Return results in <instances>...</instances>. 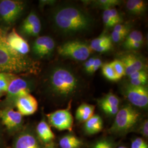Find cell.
<instances>
[{"mask_svg": "<svg viewBox=\"0 0 148 148\" xmlns=\"http://www.w3.org/2000/svg\"><path fill=\"white\" fill-rule=\"evenodd\" d=\"M70 109V104L66 109L58 110L47 114L49 124L59 131H72L74 119Z\"/></svg>", "mask_w": 148, "mask_h": 148, "instance_id": "8", "label": "cell"}, {"mask_svg": "<svg viewBox=\"0 0 148 148\" xmlns=\"http://www.w3.org/2000/svg\"><path fill=\"white\" fill-rule=\"evenodd\" d=\"M25 7V3L19 0L0 1V24L10 27L21 16Z\"/></svg>", "mask_w": 148, "mask_h": 148, "instance_id": "4", "label": "cell"}, {"mask_svg": "<svg viewBox=\"0 0 148 148\" xmlns=\"http://www.w3.org/2000/svg\"><path fill=\"white\" fill-rule=\"evenodd\" d=\"M148 83V79H130V84L137 86H145Z\"/></svg>", "mask_w": 148, "mask_h": 148, "instance_id": "36", "label": "cell"}, {"mask_svg": "<svg viewBox=\"0 0 148 148\" xmlns=\"http://www.w3.org/2000/svg\"><path fill=\"white\" fill-rule=\"evenodd\" d=\"M0 119L7 130L11 131L19 130L23 123V116L12 108L7 107L1 109Z\"/></svg>", "mask_w": 148, "mask_h": 148, "instance_id": "10", "label": "cell"}, {"mask_svg": "<svg viewBox=\"0 0 148 148\" xmlns=\"http://www.w3.org/2000/svg\"><path fill=\"white\" fill-rule=\"evenodd\" d=\"M16 77L14 74L0 73V98L6 95L12 81Z\"/></svg>", "mask_w": 148, "mask_h": 148, "instance_id": "20", "label": "cell"}, {"mask_svg": "<svg viewBox=\"0 0 148 148\" xmlns=\"http://www.w3.org/2000/svg\"><path fill=\"white\" fill-rule=\"evenodd\" d=\"M123 94L132 105L147 108L148 105V90L146 86H133L130 84L123 87Z\"/></svg>", "mask_w": 148, "mask_h": 148, "instance_id": "9", "label": "cell"}, {"mask_svg": "<svg viewBox=\"0 0 148 148\" xmlns=\"http://www.w3.org/2000/svg\"><path fill=\"white\" fill-rule=\"evenodd\" d=\"M113 32H129V27L125 25L119 24L114 27Z\"/></svg>", "mask_w": 148, "mask_h": 148, "instance_id": "39", "label": "cell"}, {"mask_svg": "<svg viewBox=\"0 0 148 148\" xmlns=\"http://www.w3.org/2000/svg\"><path fill=\"white\" fill-rule=\"evenodd\" d=\"M103 65V63L101 59L99 58H95V61H94V63L93 65V68L91 70L90 74H93L95 73V71H97L98 69L101 68V67Z\"/></svg>", "mask_w": 148, "mask_h": 148, "instance_id": "38", "label": "cell"}, {"mask_svg": "<svg viewBox=\"0 0 148 148\" xmlns=\"http://www.w3.org/2000/svg\"><path fill=\"white\" fill-rule=\"evenodd\" d=\"M99 106L101 107V110L104 111L106 114L110 116L116 115L117 112L119 110V106H117L101 105Z\"/></svg>", "mask_w": 148, "mask_h": 148, "instance_id": "30", "label": "cell"}, {"mask_svg": "<svg viewBox=\"0 0 148 148\" xmlns=\"http://www.w3.org/2000/svg\"><path fill=\"white\" fill-rule=\"evenodd\" d=\"M125 70V75L129 76L133 73L145 70L146 65L142 58L137 55L132 53L126 54L122 56L120 59Z\"/></svg>", "mask_w": 148, "mask_h": 148, "instance_id": "13", "label": "cell"}, {"mask_svg": "<svg viewBox=\"0 0 148 148\" xmlns=\"http://www.w3.org/2000/svg\"><path fill=\"white\" fill-rule=\"evenodd\" d=\"M14 106L23 116H29L34 114L37 111L38 102L33 95L29 94L17 99Z\"/></svg>", "mask_w": 148, "mask_h": 148, "instance_id": "14", "label": "cell"}, {"mask_svg": "<svg viewBox=\"0 0 148 148\" xmlns=\"http://www.w3.org/2000/svg\"><path fill=\"white\" fill-rule=\"evenodd\" d=\"M128 32H112L110 37L112 42L117 43L121 41L127 36V35L129 34Z\"/></svg>", "mask_w": 148, "mask_h": 148, "instance_id": "31", "label": "cell"}, {"mask_svg": "<svg viewBox=\"0 0 148 148\" xmlns=\"http://www.w3.org/2000/svg\"><path fill=\"white\" fill-rule=\"evenodd\" d=\"M126 7L129 13L137 16L143 14L147 9L146 2L142 0H128Z\"/></svg>", "mask_w": 148, "mask_h": 148, "instance_id": "19", "label": "cell"}, {"mask_svg": "<svg viewBox=\"0 0 148 148\" xmlns=\"http://www.w3.org/2000/svg\"><path fill=\"white\" fill-rule=\"evenodd\" d=\"M130 79H148V74L145 70H140L133 73L128 76Z\"/></svg>", "mask_w": 148, "mask_h": 148, "instance_id": "33", "label": "cell"}, {"mask_svg": "<svg viewBox=\"0 0 148 148\" xmlns=\"http://www.w3.org/2000/svg\"><path fill=\"white\" fill-rule=\"evenodd\" d=\"M137 42H143V34L138 30H134L128 34L125 38L123 46V47L127 48L130 45Z\"/></svg>", "mask_w": 148, "mask_h": 148, "instance_id": "22", "label": "cell"}, {"mask_svg": "<svg viewBox=\"0 0 148 148\" xmlns=\"http://www.w3.org/2000/svg\"><path fill=\"white\" fill-rule=\"evenodd\" d=\"M101 148H112L110 144L106 142H101Z\"/></svg>", "mask_w": 148, "mask_h": 148, "instance_id": "42", "label": "cell"}, {"mask_svg": "<svg viewBox=\"0 0 148 148\" xmlns=\"http://www.w3.org/2000/svg\"><path fill=\"white\" fill-rule=\"evenodd\" d=\"M131 148H148L147 143L141 138H137L133 140Z\"/></svg>", "mask_w": 148, "mask_h": 148, "instance_id": "32", "label": "cell"}, {"mask_svg": "<svg viewBox=\"0 0 148 148\" xmlns=\"http://www.w3.org/2000/svg\"><path fill=\"white\" fill-rule=\"evenodd\" d=\"M98 103L99 106L106 105L119 106L120 101L116 95H115L111 92H110L101 99H98Z\"/></svg>", "mask_w": 148, "mask_h": 148, "instance_id": "24", "label": "cell"}, {"mask_svg": "<svg viewBox=\"0 0 148 148\" xmlns=\"http://www.w3.org/2000/svg\"><path fill=\"white\" fill-rule=\"evenodd\" d=\"M112 41L111 37L106 34H101L99 36L93 39L90 44V47L91 50H93L95 48L100 46L102 45L111 43Z\"/></svg>", "mask_w": 148, "mask_h": 148, "instance_id": "26", "label": "cell"}, {"mask_svg": "<svg viewBox=\"0 0 148 148\" xmlns=\"http://www.w3.org/2000/svg\"><path fill=\"white\" fill-rule=\"evenodd\" d=\"M60 56L77 61H85L89 58L91 49L87 43L77 41H69L57 48Z\"/></svg>", "mask_w": 148, "mask_h": 148, "instance_id": "7", "label": "cell"}, {"mask_svg": "<svg viewBox=\"0 0 148 148\" xmlns=\"http://www.w3.org/2000/svg\"><path fill=\"white\" fill-rule=\"evenodd\" d=\"M45 148H54V146L53 143H49L45 147Z\"/></svg>", "mask_w": 148, "mask_h": 148, "instance_id": "43", "label": "cell"}, {"mask_svg": "<svg viewBox=\"0 0 148 148\" xmlns=\"http://www.w3.org/2000/svg\"><path fill=\"white\" fill-rule=\"evenodd\" d=\"M56 43L50 36H43L37 38L33 43L32 51L35 56L40 58L49 57L54 51Z\"/></svg>", "mask_w": 148, "mask_h": 148, "instance_id": "11", "label": "cell"}, {"mask_svg": "<svg viewBox=\"0 0 148 148\" xmlns=\"http://www.w3.org/2000/svg\"><path fill=\"white\" fill-rule=\"evenodd\" d=\"M103 120L98 115H93L85 123V131L88 134H95L103 129Z\"/></svg>", "mask_w": 148, "mask_h": 148, "instance_id": "16", "label": "cell"}, {"mask_svg": "<svg viewBox=\"0 0 148 148\" xmlns=\"http://www.w3.org/2000/svg\"><path fill=\"white\" fill-rule=\"evenodd\" d=\"M112 47V43H108V44L102 45L100 46L95 48L93 49V51L99 53H104L110 51Z\"/></svg>", "mask_w": 148, "mask_h": 148, "instance_id": "35", "label": "cell"}, {"mask_svg": "<svg viewBox=\"0 0 148 148\" xmlns=\"http://www.w3.org/2000/svg\"><path fill=\"white\" fill-rule=\"evenodd\" d=\"M118 148H123V147H119Z\"/></svg>", "mask_w": 148, "mask_h": 148, "instance_id": "45", "label": "cell"}, {"mask_svg": "<svg viewBox=\"0 0 148 148\" xmlns=\"http://www.w3.org/2000/svg\"><path fill=\"white\" fill-rule=\"evenodd\" d=\"M56 1L53 0H42L40 1V7H43L45 5H53L56 3Z\"/></svg>", "mask_w": 148, "mask_h": 148, "instance_id": "41", "label": "cell"}, {"mask_svg": "<svg viewBox=\"0 0 148 148\" xmlns=\"http://www.w3.org/2000/svg\"><path fill=\"white\" fill-rule=\"evenodd\" d=\"M106 13L109 16L112 20L115 23V24H119L122 21V16L116 9L112 8L104 10Z\"/></svg>", "mask_w": 148, "mask_h": 148, "instance_id": "29", "label": "cell"}, {"mask_svg": "<svg viewBox=\"0 0 148 148\" xmlns=\"http://www.w3.org/2000/svg\"><path fill=\"white\" fill-rule=\"evenodd\" d=\"M110 64L119 79H121L123 76L125 75V70L123 64L119 59L114 60Z\"/></svg>", "mask_w": 148, "mask_h": 148, "instance_id": "28", "label": "cell"}, {"mask_svg": "<svg viewBox=\"0 0 148 148\" xmlns=\"http://www.w3.org/2000/svg\"><path fill=\"white\" fill-rule=\"evenodd\" d=\"M123 148H127L126 147H123Z\"/></svg>", "mask_w": 148, "mask_h": 148, "instance_id": "46", "label": "cell"}, {"mask_svg": "<svg viewBox=\"0 0 148 148\" xmlns=\"http://www.w3.org/2000/svg\"><path fill=\"white\" fill-rule=\"evenodd\" d=\"M46 86L54 95L68 98L77 93L81 83L72 69L64 65H57L51 69L48 74Z\"/></svg>", "mask_w": 148, "mask_h": 148, "instance_id": "2", "label": "cell"}, {"mask_svg": "<svg viewBox=\"0 0 148 148\" xmlns=\"http://www.w3.org/2000/svg\"><path fill=\"white\" fill-rule=\"evenodd\" d=\"M95 148H101V143L98 142L97 143L95 147Z\"/></svg>", "mask_w": 148, "mask_h": 148, "instance_id": "44", "label": "cell"}, {"mask_svg": "<svg viewBox=\"0 0 148 148\" xmlns=\"http://www.w3.org/2000/svg\"><path fill=\"white\" fill-rule=\"evenodd\" d=\"M140 114L132 106H125L117 112L110 131L114 133L127 131L137 123Z\"/></svg>", "mask_w": 148, "mask_h": 148, "instance_id": "5", "label": "cell"}, {"mask_svg": "<svg viewBox=\"0 0 148 148\" xmlns=\"http://www.w3.org/2000/svg\"><path fill=\"white\" fill-rule=\"evenodd\" d=\"M95 106L83 103L76 111V119L81 122H85L94 115Z\"/></svg>", "mask_w": 148, "mask_h": 148, "instance_id": "18", "label": "cell"}, {"mask_svg": "<svg viewBox=\"0 0 148 148\" xmlns=\"http://www.w3.org/2000/svg\"><path fill=\"white\" fill-rule=\"evenodd\" d=\"M36 131L39 138L45 143H49L55 138L49 125L45 120L38 123Z\"/></svg>", "mask_w": 148, "mask_h": 148, "instance_id": "17", "label": "cell"}, {"mask_svg": "<svg viewBox=\"0 0 148 148\" xmlns=\"http://www.w3.org/2000/svg\"><path fill=\"white\" fill-rule=\"evenodd\" d=\"M40 23H41V21L36 13L34 12H31L21 23V26L20 27V31L21 32L26 29L34 27Z\"/></svg>", "mask_w": 148, "mask_h": 148, "instance_id": "23", "label": "cell"}, {"mask_svg": "<svg viewBox=\"0 0 148 148\" xmlns=\"http://www.w3.org/2000/svg\"><path fill=\"white\" fill-rule=\"evenodd\" d=\"M103 21L105 26L107 27H114L116 25L115 23L112 20L111 18L104 11L103 14Z\"/></svg>", "mask_w": 148, "mask_h": 148, "instance_id": "34", "label": "cell"}, {"mask_svg": "<svg viewBox=\"0 0 148 148\" xmlns=\"http://www.w3.org/2000/svg\"><path fill=\"white\" fill-rule=\"evenodd\" d=\"M34 84L32 81L16 77L8 87L3 104L5 108H13L19 98L30 94Z\"/></svg>", "mask_w": 148, "mask_h": 148, "instance_id": "6", "label": "cell"}, {"mask_svg": "<svg viewBox=\"0 0 148 148\" xmlns=\"http://www.w3.org/2000/svg\"><path fill=\"white\" fill-rule=\"evenodd\" d=\"M13 148H40V147L32 133L24 132L16 138Z\"/></svg>", "mask_w": 148, "mask_h": 148, "instance_id": "15", "label": "cell"}, {"mask_svg": "<svg viewBox=\"0 0 148 148\" xmlns=\"http://www.w3.org/2000/svg\"><path fill=\"white\" fill-rule=\"evenodd\" d=\"M61 148H79L82 142L73 135H66L62 138L59 142Z\"/></svg>", "mask_w": 148, "mask_h": 148, "instance_id": "21", "label": "cell"}, {"mask_svg": "<svg viewBox=\"0 0 148 148\" xmlns=\"http://www.w3.org/2000/svg\"><path fill=\"white\" fill-rule=\"evenodd\" d=\"M141 133L145 137L148 136V120H145L141 127Z\"/></svg>", "mask_w": 148, "mask_h": 148, "instance_id": "40", "label": "cell"}, {"mask_svg": "<svg viewBox=\"0 0 148 148\" xmlns=\"http://www.w3.org/2000/svg\"><path fill=\"white\" fill-rule=\"evenodd\" d=\"M121 1L119 0H96L93 1L94 6L104 10L112 8L121 3Z\"/></svg>", "mask_w": 148, "mask_h": 148, "instance_id": "25", "label": "cell"}, {"mask_svg": "<svg viewBox=\"0 0 148 148\" xmlns=\"http://www.w3.org/2000/svg\"><path fill=\"white\" fill-rule=\"evenodd\" d=\"M54 27L65 35H74L88 31L93 25L90 14L77 5H59L52 13Z\"/></svg>", "mask_w": 148, "mask_h": 148, "instance_id": "1", "label": "cell"}, {"mask_svg": "<svg viewBox=\"0 0 148 148\" xmlns=\"http://www.w3.org/2000/svg\"><path fill=\"white\" fill-rule=\"evenodd\" d=\"M7 42L9 46L16 53L27 56L30 52V47L27 41L17 33L15 29H13L7 35Z\"/></svg>", "mask_w": 148, "mask_h": 148, "instance_id": "12", "label": "cell"}, {"mask_svg": "<svg viewBox=\"0 0 148 148\" xmlns=\"http://www.w3.org/2000/svg\"><path fill=\"white\" fill-rule=\"evenodd\" d=\"M95 59V58H90L86 60V62L84 64V68H85V71L88 74H90L91 70L93 68Z\"/></svg>", "mask_w": 148, "mask_h": 148, "instance_id": "37", "label": "cell"}, {"mask_svg": "<svg viewBox=\"0 0 148 148\" xmlns=\"http://www.w3.org/2000/svg\"><path fill=\"white\" fill-rule=\"evenodd\" d=\"M7 32L0 27V73L14 74L32 72L34 64L27 56H23L11 48L7 42Z\"/></svg>", "mask_w": 148, "mask_h": 148, "instance_id": "3", "label": "cell"}, {"mask_svg": "<svg viewBox=\"0 0 148 148\" xmlns=\"http://www.w3.org/2000/svg\"><path fill=\"white\" fill-rule=\"evenodd\" d=\"M101 69L103 75L106 79L111 81H117L119 79L110 63L103 64Z\"/></svg>", "mask_w": 148, "mask_h": 148, "instance_id": "27", "label": "cell"}]
</instances>
